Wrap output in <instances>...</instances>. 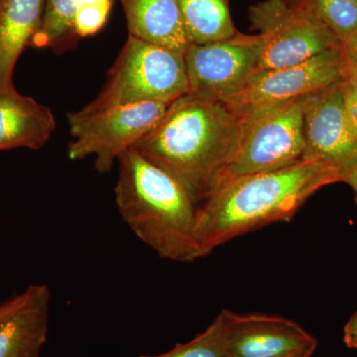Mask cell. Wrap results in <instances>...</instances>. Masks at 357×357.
Returning a JSON list of instances; mask_svg holds the SVG:
<instances>
[{"label": "cell", "instance_id": "obj_1", "mask_svg": "<svg viewBox=\"0 0 357 357\" xmlns=\"http://www.w3.org/2000/svg\"><path fill=\"white\" fill-rule=\"evenodd\" d=\"M338 182L337 167L302 160L225 183L198 208L196 236L204 257L236 237L271 223L291 222L312 195Z\"/></svg>", "mask_w": 357, "mask_h": 357}, {"label": "cell", "instance_id": "obj_2", "mask_svg": "<svg viewBox=\"0 0 357 357\" xmlns=\"http://www.w3.org/2000/svg\"><path fill=\"white\" fill-rule=\"evenodd\" d=\"M241 129L243 117L225 103L187 93L132 149L172 175L198 204L210 196Z\"/></svg>", "mask_w": 357, "mask_h": 357}, {"label": "cell", "instance_id": "obj_3", "mask_svg": "<svg viewBox=\"0 0 357 357\" xmlns=\"http://www.w3.org/2000/svg\"><path fill=\"white\" fill-rule=\"evenodd\" d=\"M117 165L115 204L134 236L162 259L204 257L196 236L198 208L187 190L136 150L124 152Z\"/></svg>", "mask_w": 357, "mask_h": 357}, {"label": "cell", "instance_id": "obj_4", "mask_svg": "<svg viewBox=\"0 0 357 357\" xmlns=\"http://www.w3.org/2000/svg\"><path fill=\"white\" fill-rule=\"evenodd\" d=\"M189 93L184 54L128 36L107 81L84 112L160 102L171 105Z\"/></svg>", "mask_w": 357, "mask_h": 357}, {"label": "cell", "instance_id": "obj_5", "mask_svg": "<svg viewBox=\"0 0 357 357\" xmlns=\"http://www.w3.org/2000/svg\"><path fill=\"white\" fill-rule=\"evenodd\" d=\"M307 96L241 116L243 129L236 151L218 175L213 191L234 178L271 172L302 161Z\"/></svg>", "mask_w": 357, "mask_h": 357}, {"label": "cell", "instance_id": "obj_6", "mask_svg": "<svg viewBox=\"0 0 357 357\" xmlns=\"http://www.w3.org/2000/svg\"><path fill=\"white\" fill-rule=\"evenodd\" d=\"M169 105L145 102L67 114L73 141L68 146V158L72 161L95 157L96 172H110L119 157L132 149L163 119Z\"/></svg>", "mask_w": 357, "mask_h": 357}, {"label": "cell", "instance_id": "obj_7", "mask_svg": "<svg viewBox=\"0 0 357 357\" xmlns=\"http://www.w3.org/2000/svg\"><path fill=\"white\" fill-rule=\"evenodd\" d=\"M251 28L261 38L258 70L305 62L342 43L330 29L286 0H262L248 8Z\"/></svg>", "mask_w": 357, "mask_h": 357}, {"label": "cell", "instance_id": "obj_8", "mask_svg": "<svg viewBox=\"0 0 357 357\" xmlns=\"http://www.w3.org/2000/svg\"><path fill=\"white\" fill-rule=\"evenodd\" d=\"M260 53L259 35L239 31L213 43L191 44L184 55L189 93L227 102L243 91L258 70Z\"/></svg>", "mask_w": 357, "mask_h": 357}, {"label": "cell", "instance_id": "obj_9", "mask_svg": "<svg viewBox=\"0 0 357 357\" xmlns=\"http://www.w3.org/2000/svg\"><path fill=\"white\" fill-rule=\"evenodd\" d=\"M344 79L340 48L305 62L272 70H258L241 93L225 103L239 116L297 100Z\"/></svg>", "mask_w": 357, "mask_h": 357}, {"label": "cell", "instance_id": "obj_10", "mask_svg": "<svg viewBox=\"0 0 357 357\" xmlns=\"http://www.w3.org/2000/svg\"><path fill=\"white\" fill-rule=\"evenodd\" d=\"M227 357H289L316 351L318 340L292 319L222 310Z\"/></svg>", "mask_w": 357, "mask_h": 357}, {"label": "cell", "instance_id": "obj_11", "mask_svg": "<svg viewBox=\"0 0 357 357\" xmlns=\"http://www.w3.org/2000/svg\"><path fill=\"white\" fill-rule=\"evenodd\" d=\"M303 135V160L326 162L340 170L357 158V143L347 119L342 81L307 96Z\"/></svg>", "mask_w": 357, "mask_h": 357}, {"label": "cell", "instance_id": "obj_12", "mask_svg": "<svg viewBox=\"0 0 357 357\" xmlns=\"http://www.w3.org/2000/svg\"><path fill=\"white\" fill-rule=\"evenodd\" d=\"M114 0H46L43 20L31 47L62 54L93 36L109 20Z\"/></svg>", "mask_w": 357, "mask_h": 357}, {"label": "cell", "instance_id": "obj_13", "mask_svg": "<svg viewBox=\"0 0 357 357\" xmlns=\"http://www.w3.org/2000/svg\"><path fill=\"white\" fill-rule=\"evenodd\" d=\"M56 129L53 112L13 86L0 88V151L28 148L39 150Z\"/></svg>", "mask_w": 357, "mask_h": 357}, {"label": "cell", "instance_id": "obj_14", "mask_svg": "<svg viewBox=\"0 0 357 357\" xmlns=\"http://www.w3.org/2000/svg\"><path fill=\"white\" fill-rule=\"evenodd\" d=\"M22 306L0 319V357H39L48 335L50 289L32 285Z\"/></svg>", "mask_w": 357, "mask_h": 357}, {"label": "cell", "instance_id": "obj_15", "mask_svg": "<svg viewBox=\"0 0 357 357\" xmlns=\"http://www.w3.org/2000/svg\"><path fill=\"white\" fill-rule=\"evenodd\" d=\"M128 36L184 54L191 46L177 0H119Z\"/></svg>", "mask_w": 357, "mask_h": 357}, {"label": "cell", "instance_id": "obj_16", "mask_svg": "<svg viewBox=\"0 0 357 357\" xmlns=\"http://www.w3.org/2000/svg\"><path fill=\"white\" fill-rule=\"evenodd\" d=\"M45 1L0 0V88L14 86V69L38 32Z\"/></svg>", "mask_w": 357, "mask_h": 357}, {"label": "cell", "instance_id": "obj_17", "mask_svg": "<svg viewBox=\"0 0 357 357\" xmlns=\"http://www.w3.org/2000/svg\"><path fill=\"white\" fill-rule=\"evenodd\" d=\"M191 44L213 43L229 38L237 29L229 10V0H177Z\"/></svg>", "mask_w": 357, "mask_h": 357}, {"label": "cell", "instance_id": "obj_18", "mask_svg": "<svg viewBox=\"0 0 357 357\" xmlns=\"http://www.w3.org/2000/svg\"><path fill=\"white\" fill-rule=\"evenodd\" d=\"M326 26L340 40L349 38L357 30V6L349 0H286Z\"/></svg>", "mask_w": 357, "mask_h": 357}, {"label": "cell", "instance_id": "obj_19", "mask_svg": "<svg viewBox=\"0 0 357 357\" xmlns=\"http://www.w3.org/2000/svg\"><path fill=\"white\" fill-rule=\"evenodd\" d=\"M139 357H227L222 312L203 333H199L190 342L178 344L164 354Z\"/></svg>", "mask_w": 357, "mask_h": 357}, {"label": "cell", "instance_id": "obj_20", "mask_svg": "<svg viewBox=\"0 0 357 357\" xmlns=\"http://www.w3.org/2000/svg\"><path fill=\"white\" fill-rule=\"evenodd\" d=\"M344 81L357 86V30L340 46Z\"/></svg>", "mask_w": 357, "mask_h": 357}, {"label": "cell", "instance_id": "obj_21", "mask_svg": "<svg viewBox=\"0 0 357 357\" xmlns=\"http://www.w3.org/2000/svg\"><path fill=\"white\" fill-rule=\"evenodd\" d=\"M345 110L352 135L357 143V86L342 79Z\"/></svg>", "mask_w": 357, "mask_h": 357}, {"label": "cell", "instance_id": "obj_22", "mask_svg": "<svg viewBox=\"0 0 357 357\" xmlns=\"http://www.w3.org/2000/svg\"><path fill=\"white\" fill-rule=\"evenodd\" d=\"M340 182L345 183L354 190L357 204V158L342 167L340 170Z\"/></svg>", "mask_w": 357, "mask_h": 357}, {"label": "cell", "instance_id": "obj_23", "mask_svg": "<svg viewBox=\"0 0 357 357\" xmlns=\"http://www.w3.org/2000/svg\"><path fill=\"white\" fill-rule=\"evenodd\" d=\"M344 342L349 349H357V311L349 318L344 328Z\"/></svg>", "mask_w": 357, "mask_h": 357}, {"label": "cell", "instance_id": "obj_24", "mask_svg": "<svg viewBox=\"0 0 357 357\" xmlns=\"http://www.w3.org/2000/svg\"><path fill=\"white\" fill-rule=\"evenodd\" d=\"M28 297V289H26L24 292L20 294V295L14 296L11 299L6 301V302L0 304V319L6 317L7 314L17 310L18 307L24 304L25 301Z\"/></svg>", "mask_w": 357, "mask_h": 357}, {"label": "cell", "instance_id": "obj_25", "mask_svg": "<svg viewBox=\"0 0 357 357\" xmlns=\"http://www.w3.org/2000/svg\"><path fill=\"white\" fill-rule=\"evenodd\" d=\"M314 351H304L300 352V354H294L292 356L289 357H312Z\"/></svg>", "mask_w": 357, "mask_h": 357}, {"label": "cell", "instance_id": "obj_26", "mask_svg": "<svg viewBox=\"0 0 357 357\" xmlns=\"http://www.w3.org/2000/svg\"><path fill=\"white\" fill-rule=\"evenodd\" d=\"M349 1L352 2V3L356 4V6H357V0H349Z\"/></svg>", "mask_w": 357, "mask_h": 357}]
</instances>
